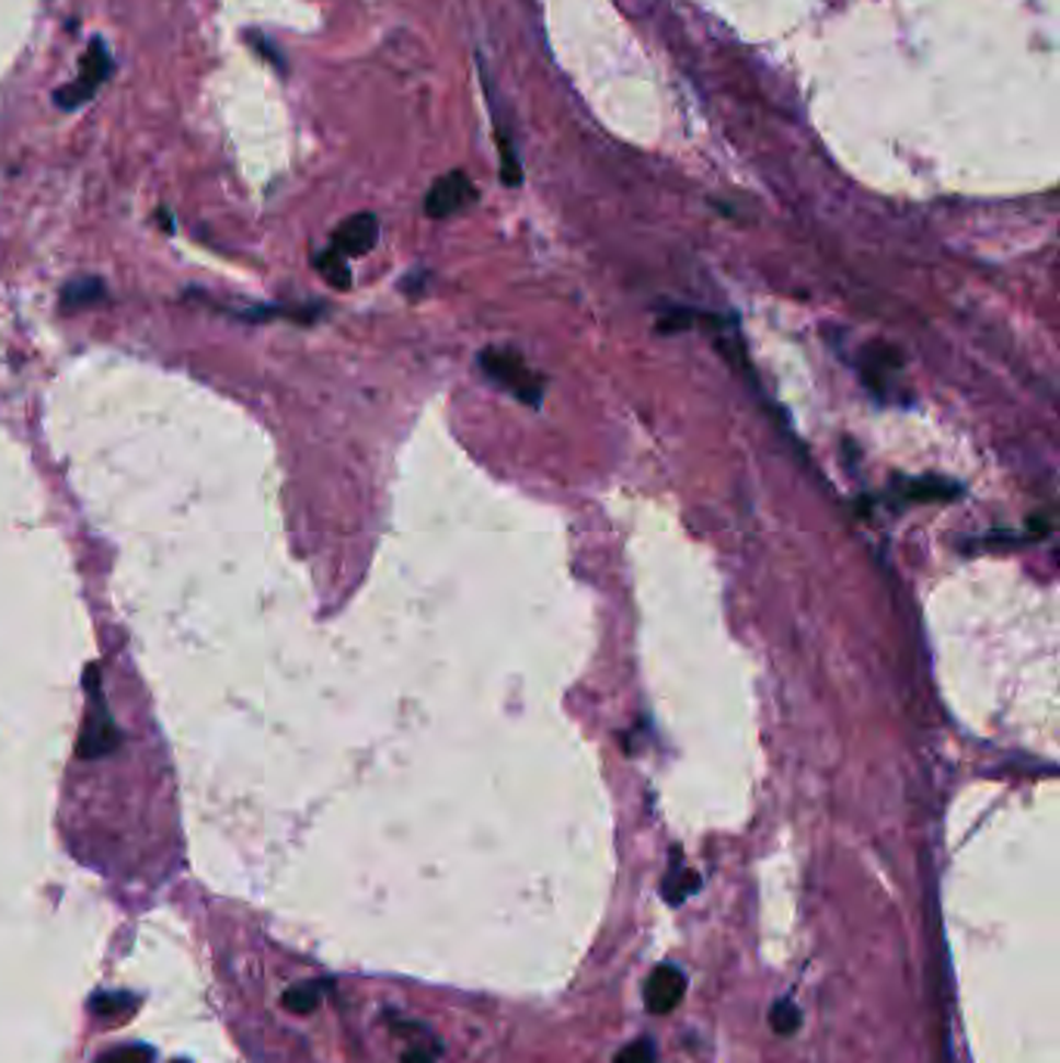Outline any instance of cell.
Masks as SVG:
<instances>
[{
    "label": "cell",
    "mask_w": 1060,
    "mask_h": 1063,
    "mask_svg": "<svg viewBox=\"0 0 1060 1063\" xmlns=\"http://www.w3.org/2000/svg\"><path fill=\"white\" fill-rule=\"evenodd\" d=\"M78 66H81V72H78L76 81H69V84H62V88L54 91V103H57L59 109H78V106H84L88 100H94L96 88H100V84H106L110 76H113V69H116V62H113V54H110L106 41H100V38H94L91 44H88V50L81 54V62H78Z\"/></svg>",
    "instance_id": "obj_1"
},
{
    "label": "cell",
    "mask_w": 1060,
    "mask_h": 1063,
    "mask_svg": "<svg viewBox=\"0 0 1060 1063\" xmlns=\"http://www.w3.org/2000/svg\"><path fill=\"white\" fill-rule=\"evenodd\" d=\"M482 370L504 386L510 395H517L526 405H541V380L526 368L517 351L510 348H485L480 355Z\"/></svg>",
    "instance_id": "obj_2"
},
{
    "label": "cell",
    "mask_w": 1060,
    "mask_h": 1063,
    "mask_svg": "<svg viewBox=\"0 0 1060 1063\" xmlns=\"http://www.w3.org/2000/svg\"><path fill=\"white\" fill-rule=\"evenodd\" d=\"M473 199H476L473 181L463 172H451L429 187V194L424 199V212L429 218H448V215L461 212L463 206H470Z\"/></svg>",
    "instance_id": "obj_3"
},
{
    "label": "cell",
    "mask_w": 1060,
    "mask_h": 1063,
    "mask_svg": "<svg viewBox=\"0 0 1060 1063\" xmlns=\"http://www.w3.org/2000/svg\"><path fill=\"white\" fill-rule=\"evenodd\" d=\"M688 992V977L675 964H659L644 983V1005L656 1017L672 1014Z\"/></svg>",
    "instance_id": "obj_4"
},
{
    "label": "cell",
    "mask_w": 1060,
    "mask_h": 1063,
    "mask_svg": "<svg viewBox=\"0 0 1060 1063\" xmlns=\"http://www.w3.org/2000/svg\"><path fill=\"white\" fill-rule=\"evenodd\" d=\"M380 240V221L377 215L370 212H358L346 218L336 231H333V246L330 250L343 258H358V255H367V252L377 246Z\"/></svg>",
    "instance_id": "obj_5"
},
{
    "label": "cell",
    "mask_w": 1060,
    "mask_h": 1063,
    "mask_svg": "<svg viewBox=\"0 0 1060 1063\" xmlns=\"http://www.w3.org/2000/svg\"><path fill=\"white\" fill-rule=\"evenodd\" d=\"M118 747V731L110 718V709H106V700L94 696V706H91V716L84 721V735L78 740V753L84 759H96V755L113 753Z\"/></svg>",
    "instance_id": "obj_6"
},
{
    "label": "cell",
    "mask_w": 1060,
    "mask_h": 1063,
    "mask_svg": "<svg viewBox=\"0 0 1060 1063\" xmlns=\"http://www.w3.org/2000/svg\"><path fill=\"white\" fill-rule=\"evenodd\" d=\"M314 268L321 271V277L327 280L330 287H336V290H348V287H352V271H348L346 258H343V255H336L333 250L318 252V255H314Z\"/></svg>",
    "instance_id": "obj_7"
},
{
    "label": "cell",
    "mask_w": 1060,
    "mask_h": 1063,
    "mask_svg": "<svg viewBox=\"0 0 1060 1063\" xmlns=\"http://www.w3.org/2000/svg\"><path fill=\"white\" fill-rule=\"evenodd\" d=\"M106 296V287L103 280L96 277H81V280H72L66 290H62V305L66 309H81V305H91V302H100Z\"/></svg>",
    "instance_id": "obj_8"
},
{
    "label": "cell",
    "mask_w": 1060,
    "mask_h": 1063,
    "mask_svg": "<svg viewBox=\"0 0 1060 1063\" xmlns=\"http://www.w3.org/2000/svg\"><path fill=\"white\" fill-rule=\"evenodd\" d=\"M696 890H700V874L691 868H672L669 870V877L662 880V896H666L672 905H678L681 899H688V896Z\"/></svg>",
    "instance_id": "obj_9"
},
{
    "label": "cell",
    "mask_w": 1060,
    "mask_h": 1063,
    "mask_svg": "<svg viewBox=\"0 0 1060 1063\" xmlns=\"http://www.w3.org/2000/svg\"><path fill=\"white\" fill-rule=\"evenodd\" d=\"M955 495H958V485L945 483V479H918V483L908 485V498H914V501H945Z\"/></svg>",
    "instance_id": "obj_10"
},
{
    "label": "cell",
    "mask_w": 1060,
    "mask_h": 1063,
    "mask_svg": "<svg viewBox=\"0 0 1060 1063\" xmlns=\"http://www.w3.org/2000/svg\"><path fill=\"white\" fill-rule=\"evenodd\" d=\"M799 1024H803L799 1007L793 1005L791 998H781L777 1005L771 1007V1029H774L777 1036H793V1032L799 1029Z\"/></svg>",
    "instance_id": "obj_11"
},
{
    "label": "cell",
    "mask_w": 1060,
    "mask_h": 1063,
    "mask_svg": "<svg viewBox=\"0 0 1060 1063\" xmlns=\"http://www.w3.org/2000/svg\"><path fill=\"white\" fill-rule=\"evenodd\" d=\"M613 1063H656L654 1044L647 1042V1039L625 1044V1048H622V1051L617 1054V1061H613Z\"/></svg>",
    "instance_id": "obj_12"
},
{
    "label": "cell",
    "mask_w": 1060,
    "mask_h": 1063,
    "mask_svg": "<svg viewBox=\"0 0 1060 1063\" xmlns=\"http://www.w3.org/2000/svg\"><path fill=\"white\" fill-rule=\"evenodd\" d=\"M402 1063H436V1051L426 1048V1044H414L402 1054Z\"/></svg>",
    "instance_id": "obj_13"
},
{
    "label": "cell",
    "mask_w": 1060,
    "mask_h": 1063,
    "mask_svg": "<svg viewBox=\"0 0 1060 1063\" xmlns=\"http://www.w3.org/2000/svg\"><path fill=\"white\" fill-rule=\"evenodd\" d=\"M250 41H252V44H258V47H255L258 54H265V57L274 62V66H280V69H284V59H280V54H274V50H270V47H274L270 41H265L262 35H250Z\"/></svg>",
    "instance_id": "obj_14"
}]
</instances>
